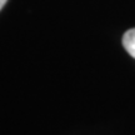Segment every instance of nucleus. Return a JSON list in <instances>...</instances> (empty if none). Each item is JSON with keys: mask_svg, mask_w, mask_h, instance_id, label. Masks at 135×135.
I'll return each mask as SVG.
<instances>
[{"mask_svg": "<svg viewBox=\"0 0 135 135\" xmlns=\"http://www.w3.org/2000/svg\"><path fill=\"white\" fill-rule=\"evenodd\" d=\"M123 46L131 58L135 59V28L128 30L123 35Z\"/></svg>", "mask_w": 135, "mask_h": 135, "instance_id": "1", "label": "nucleus"}, {"mask_svg": "<svg viewBox=\"0 0 135 135\" xmlns=\"http://www.w3.org/2000/svg\"><path fill=\"white\" fill-rule=\"evenodd\" d=\"M6 1H8V0H0V10L4 8V5L6 4Z\"/></svg>", "mask_w": 135, "mask_h": 135, "instance_id": "2", "label": "nucleus"}]
</instances>
